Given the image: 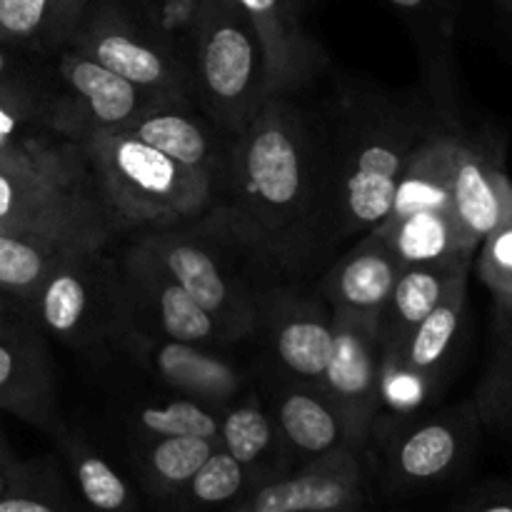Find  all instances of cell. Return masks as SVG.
<instances>
[{
	"label": "cell",
	"mask_w": 512,
	"mask_h": 512,
	"mask_svg": "<svg viewBox=\"0 0 512 512\" xmlns=\"http://www.w3.org/2000/svg\"><path fill=\"white\" fill-rule=\"evenodd\" d=\"M73 255L78 250L0 223V290L33 303L48 275Z\"/></svg>",
	"instance_id": "obj_27"
},
{
	"label": "cell",
	"mask_w": 512,
	"mask_h": 512,
	"mask_svg": "<svg viewBox=\"0 0 512 512\" xmlns=\"http://www.w3.org/2000/svg\"><path fill=\"white\" fill-rule=\"evenodd\" d=\"M5 488H8V475L0 473V495L5 493Z\"/></svg>",
	"instance_id": "obj_43"
},
{
	"label": "cell",
	"mask_w": 512,
	"mask_h": 512,
	"mask_svg": "<svg viewBox=\"0 0 512 512\" xmlns=\"http://www.w3.org/2000/svg\"><path fill=\"white\" fill-rule=\"evenodd\" d=\"M363 508V465L358 450L313 460L293 478L273 480L243 512H343Z\"/></svg>",
	"instance_id": "obj_17"
},
{
	"label": "cell",
	"mask_w": 512,
	"mask_h": 512,
	"mask_svg": "<svg viewBox=\"0 0 512 512\" xmlns=\"http://www.w3.org/2000/svg\"><path fill=\"white\" fill-rule=\"evenodd\" d=\"M468 270L470 263L408 265L400 270L393 293L375 325L383 358H390L403 345L410 330L443 300L450 283Z\"/></svg>",
	"instance_id": "obj_24"
},
{
	"label": "cell",
	"mask_w": 512,
	"mask_h": 512,
	"mask_svg": "<svg viewBox=\"0 0 512 512\" xmlns=\"http://www.w3.org/2000/svg\"><path fill=\"white\" fill-rule=\"evenodd\" d=\"M65 48L95 60L158 98H193L188 63L165 48L133 13L115 3L85 8Z\"/></svg>",
	"instance_id": "obj_9"
},
{
	"label": "cell",
	"mask_w": 512,
	"mask_h": 512,
	"mask_svg": "<svg viewBox=\"0 0 512 512\" xmlns=\"http://www.w3.org/2000/svg\"><path fill=\"white\" fill-rule=\"evenodd\" d=\"M258 33L270 93H295L325 65L320 45L305 33L300 10L290 0H233Z\"/></svg>",
	"instance_id": "obj_18"
},
{
	"label": "cell",
	"mask_w": 512,
	"mask_h": 512,
	"mask_svg": "<svg viewBox=\"0 0 512 512\" xmlns=\"http://www.w3.org/2000/svg\"><path fill=\"white\" fill-rule=\"evenodd\" d=\"M465 298H468V273H460L445 290L443 300L410 330L403 345L390 358H383V365L413 373L415 378L435 388V380L453 358L455 343L463 330Z\"/></svg>",
	"instance_id": "obj_23"
},
{
	"label": "cell",
	"mask_w": 512,
	"mask_h": 512,
	"mask_svg": "<svg viewBox=\"0 0 512 512\" xmlns=\"http://www.w3.org/2000/svg\"><path fill=\"white\" fill-rule=\"evenodd\" d=\"M120 345L130 350L153 378L175 390V395L198 400L218 413L235 403L245 385V375L238 365L208 345L180 343L145 333L135 325L120 338Z\"/></svg>",
	"instance_id": "obj_12"
},
{
	"label": "cell",
	"mask_w": 512,
	"mask_h": 512,
	"mask_svg": "<svg viewBox=\"0 0 512 512\" xmlns=\"http://www.w3.org/2000/svg\"><path fill=\"white\" fill-rule=\"evenodd\" d=\"M0 40L53 58L58 53L55 0H0Z\"/></svg>",
	"instance_id": "obj_33"
},
{
	"label": "cell",
	"mask_w": 512,
	"mask_h": 512,
	"mask_svg": "<svg viewBox=\"0 0 512 512\" xmlns=\"http://www.w3.org/2000/svg\"><path fill=\"white\" fill-rule=\"evenodd\" d=\"M135 233L140 243L183 285L185 293L220 325L228 343L255 333L263 320V308L250 293L248 283L230 270L223 250L208 243L200 220Z\"/></svg>",
	"instance_id": "obj_7"
},
{
	"label": "cell",
	"mask_w": 512,
	"mask_h": 512,
	"mask_svg": "<svg viewBox=\"0 0 512 512\" xmlns=\"http://www.w3.org/2000/svg\"><path fill=\"white\" fill-rule=\"evenodd\" d=\"M453 512H512V485H488L465 498Z\"/></svg>",
	"instance_id": "obj_38"
},
{
	"label": "cell",
	"mask_w": 512,
	"mask_h": 512,
	"mask_svg": "<svg viewBox=\"0 0 512 512\" xmlns=\"http://www.w3.org/2000/svg\"><path fill=\"white\" fill-rule=\"evenodd\" d=\"M370 233L388 245L403 268L473 263L475 253L465 248L450 210H420V213L388 218Z\"/></svg>",
	"instance_id": "obj_25"
},
{
	"label": "cell",
	"mask_w": 512,
	"mask_h": 512,
	"mask_svg": "<svg viewBox=\"0 0 512 512\" xmlns=\"http://www.w3.org/2000/svg\"><path fill=\"white\" fill-rule=\"evenodd\" d=\"M135 428L148 440L153 438H178V435H193V438L215 440L220 438V413L198 403L193 398H173L165 403H150L135 410Z\"/></svg>",
	"instance_id": "obj_32"
},
{
	"label": "cell",
	"mask_w": 512,
	"mask_h": 512,
	"mask_svg": "<svg viewBox=\"0 0 512 512\" xmlns=\"http://www.w3.org/2000/svg\"><path fill=\"white\" fill-rule=\"evenodd\" d=\"M330 135L328 245L385 223L410 153L433 128L418 113L375 95H348L325 115Z\"/></svg>",
	"instance_id": "obj_2"
},
{
	"label": "cell",
	"mask_w": 512,
	"mask_h": 512,
	"mask_svg": "<svg viewBox=\"0 0 512 512\" xmlns=\"http://www.w3.org/2000/svg\"><path fill=\"white\" fill-rule=\"evenodd\" d=\"M273 423L288 450L308 463L338 450H355L343 415L318 385L295 383L285 388L275 403Z\"/></svg>",
	"instance_id": "obj_22"
},
{
	"label": "cell",
	"mask_w": 512,
	"mask_h": 512,
	"mask_svg": "<svg viewBox=\"0 0 512 512\" xmlns=\"http://www.w3.org/2000/svg\"><path fill=\"white\" fill-rule=\"evenodd\" d=\"M478 250L480 280L495 295V303L512 305V223L488 235Z\"/></svg>",
	"instance_id": "obj_35"
},
{
	"label": "cell",
	"mask_w": 512,
	"mask_h": 512,
	"mask_svg": "<svg viewBox=\"0 0 512 512\" xmlns=\"http://www.w3.org/2000/svg\"><path fill=\"white\" fill-rule=\"evenodd\" d=\"M120 265L128 283L135 328L208 348L228 343L220 325L185 293L183 285L138 238L125 250Z\"/></svg>",
	"instance_id": "obj_10"
},
{
	"label": "cell",
	"mask_w": 512,
	"mask_h": 512,
	"mask_svg": "<svg viewBox=\"0 0 512 512\" xmlns=\"http://www.w3.org/2000/svg\"><path fill=\"white\" fill-rule=\"evenodd\" d=\"M0 410L55 438L65 428L55 403V375L40 330L0 338Z\"/></svg>",
	"instance_id": "obj_19"
},
{
	"label": "cell",
	"mask_w": 512,
	"mask_h": 512,
	"mask_svg": "<svg viewBox=\"0 0 512 512\" xmlns=\"http://www.w3.org/2000/svg\"><path fill=\"white\" fill-rule=\"evenodd\" d=\"M0 165L103 198L60 83L53 90L0 85Z\"/></svg>",
	"instance_id": "obj_6"
},
{
	"label": "cell",
	"mask_w": 512,
	"mask_h": 512,
	"mask_svg": "<svg viewBox=\"0 0 512 512\" xmlns=\"http://www.w3.org/2000/svg\"><path fill=\"white\" fill-rule=\"evenodd\" d=\"M278 438L275 423L253 395L228 405L220 413V448L248 470H255V465L273 453Z\"/></svg>",
	"instance_id": "obj_30"
},
{
	"label": "cell",
	"mask_w": 512,
	"mask_h": 512,
	"mask_svg": "<svg viewBox=\"0 0 512 512\" xmlns=\"http://www.w3.org/2000/svg\"><path fill=\"white\" fill-rule=\"evenodd\" d=\"M390 3L398 5V8H403V10H420L425 3H428V0H390Z\"/></svg>",
	"instance_id": "obj_42"
},
{
	"label": "cell",
	"mask_w": 512,
	"mask_h": 512,
	"mask_svg": "<svg viewBox=\"0 0 512 512\" xmlns=\"http://www.w3.org/2000/svg\"><path fill=\"white\" fill-rule=\"evenodd\" d=\"M60 443L68 468L73 473L75 485H78L80 495L85 503L95 512H133L135 498L133 490L123 480V475L108 463L100 453H95L90 445L83 440L75 438L68 430H60L55 435Z\"/></svg>",
	"instance_id": "obj_28"
},
{
	"label": "cell",
	"mask_w": 512,
	"mask_h": 512,
	"mask_svg": "<svg viewBox=\"0 0 512 512\" xmlns=\"http://www.w3.org/2000/svg\"><path fill=\"white\" fill-rule=\"evenodd\" d=\"M190 80L198 108L230 135H238L273 95L258 33L233 0L200 5Z\"/></svg>",
	"instance_id": "obj_4"
},
{
	"label": "cell",
	"mask_w": 512,
	"mask_h": 512,
	"mask_svg": "<svg viewBox=\"0 0 512 512\" xmlns=\"http://www.w3.org/2000/svg\"><path fill=\"white\" fill-rule=\"evenodd\" d=\"M0 223L78 253L108 250L125 228L100 195L0 165Z\"/></svg>",
	"instance_id": "obj_8"
},
{
	"label": "cell",
	"mask_w": 512,
	"mask_h": 512,
	"mask_svg": "<svg viewBox=\"0 0 512 512\" xmlns=\"http://www.w3.org/2000/svg\"><path fill=\"white\" fill-rule=\"evenodd\" d=\"M450 213L470 253L512 223V183L500 155L485 143L458 135L450 180Z\"/></svg>",
	"instance_id": "obj_15"
},
{
	"label": "cell",
	"mask_w": 512,
	"mask_h": 512,
	"mask_svg": "<svg viewBox=\"0 0 512 512\" xmlns=\"http://www.w3.org/2000/svg\"><path fill=\"white\" fill-rule=\"evenodd\" d=\"M218 448L220 443H215V440L193 438V435L153 438L145 445L140 468H143V475L153 493H178Z\"/></svg>",
	"instance_id": "obj_29"
},
{
	"label": "cell",
	"mask_w": 512,
	"mask_h": 512,
	"mask_svg": "<svg viewBox=\"0 0 512 512\" xmlns=\"http://www.w3.org/2000/svg\"><path fill=\"white\" fill-rule=\"evenodd\" d=\"M290 3H293V5H295V8H298V10H300V5H303V0H290Z\"/></svg>",
	"instance_id": "obj_44"
},
{
	"label": "cell",
	"mask_w": 512,
	"mask_h": 512,
	"mask_svg": "<svg viewBox=\"0 0 512 512\" xmlns=\"http://www.w3.org/2000/svg\"><path fill=\"white\" fill-rule=\"evenodd\" d=\"M455 140L458 135L448 130H430L420 140L400 173L388 218H400L420 210H450Z\"/></svg>",
	"instance_id": "obj_26"
},
{
	"label": "cell",
	"mask_w": 512,
	"mask_h": 512,
	"mask_svg": "<svg viewBox=\"0 0 512 512\" xmlns=\"http://www.w3.org/2000/svg\"><path fill=\"white\" fill-rule=\"evenodd\" d=\"M120 130H128L143 143L183 163L185 168L208 175L220 193L225 190L235 135L225 133L218 123H213L193 98L155 100Z\"/></svg>",
	"instance_id": "obj_13"
},
{
	"label": "cell",
	"mask_w": 512,
	"mask_h": 512,
	"mask_svg": "<svg viewBox=\"0 0 512 512\" xmlns=\"http://www.w3.org/2000/svg\"><path fill=\"white\" fill-rule=\"evenodd\" d=\"M40 330L33 303L0 290V338H13ZM43 333V330H40Z\"/></svg>",
	"instance_id": "obj_37"
},
{
	"label": "cell",
	"mask_w": 512,
	"mask_h": 512,
	"mask_svg": "<svg viewBox=\"0 0 512 512\" xmlns=\"http://www.w3.org/2000/svg\"><path fill=\"white\" fill-rule=\"evenodd\" d=\"M293 95H270L235 135L215 210L273 273H298L328 245V120Z\"/></svg>",
	"instance_id": "obj_1"
},
{
	"label": "cell",
	"mask_w": 512,
	"mask_h": 512,
	"mask_svg": "<svg viewBox=\"0 0 512 512\" xmlns=\"http://www.w3.org/2000/svg\"><path fill=\"white\" fill-rule=\"evenodd\" d=\"M18 468H20L18 460H15L13 450H10L8 440H5L3 428H0V473L10 475V473H15V470H18Z\"/></svg>",
	"instance_id": "obj_41"
},
{
	"label": "cell",
	"mask_w": 512,
	"mask_h": 512,
	"mask_svg": "<svg viewBox=\"0 0 512 512\" xmlns=\"http://www.w3.org/2000/svg\"><path fill=\"white\" fill-rule=\"evenodd\" d=\"M88 5L90 0H55V35H58V50L63 48L65 40L70 38L75 23H78L80 15L85 13Z\"/></svg>",
	"instance_id": "obj_39"
},
{
	"label": "cell",
	"mask_w": 512,
	"mask_h": 512,
	"mask_svg": "<svg viewBox=\"0 0 512 512\" xmlns=\"http://www.w3.org/2000/svg\"><path fill=\"white\" fill-rule=\"evenodd\" d=\"M400 270L403 265L390 253L388 245L375 233H368L328 270L320 290L333 305V313L378 325Z\"/></svg>",
	"instance_id": "obj_20"
},
{
	"label": "cell",
	"mask_w": 512,
	"mask_h": 512,
	"mask_svg": "<svg viewBox=\"0 0 512 512\" xmlns=\"http://www.w3.org/2000/svg\"><path fill=\"white\" fill-rule=\"evenodd\" d=\"M0 512H60V510L43 498H35V495H28V493H15L13 485H8L5 493L0 495Z\"/></svg>",
	"instance_id": "obj_40"
},
{
	"label": "cell",
	"mask_w": 512,
	"mask_h": 512,
	"mask_svg": "<svg viewBox=\"0 0 512 512\" xmlns=\"http://www.w3.org/2000/svg\"><path fill=\"white\" fill-rule=\"evenodd\" d=\"M45 60H48L45 55L28 53V50L13 48V45L0 40V85L23 90L58 88L55 65H48Z\"/></svg>",
	"instance_id": "obj_36"
},
{
	"label": "cell",
	"mask_w": 512,
	"mask_h": 512,
	"mask_svg": "<svg viewBox=\"0 0 512 512\" xmlns=\"http://www.w3.org/2000/svg\"><path fill=\"white\" fill-rule=\"evenodd\" d=\"M273 355L298 383L318 385L335 353L333 313L308 300H283L268 313Z\"/></svg>",
	"instance_id": "obj_21"
},
{
	"label": "cell",
	"mask_w": 512,
	"mask_h": 512,
	"mask_svg": "<svg viewBox=\"0 0 512 512\" xmlns=\"http://www.w3.org/2000/svg\"><path fill=\"white\" fill-rule=\"evenodd\" d=\"M333 333L335 353L318 388L343 415L355 450H363L380 413L383 353L378 333L370 320L340 313H333Z\"/></svg>",
	"instance_id": "obj_11"
},
{
	"label": "cell",
	"mask_w": 512,
	"mask_h": 512,
	"mask_svg": "<svg viewBox=\"0 0 512 512\" xmlns=\"http://www.w3.org/2000/svg\"><path fill=\"white\" fill-rule=\"evenodd\" d=\"M83 143L100 193L125 233L195 223L218 210L223 193L208 175L128 130H98Z\"/></svg>",
	"instance_id": "obj_3"
},
{
	"label": "cell",
	"mask_w": 512,
	"mask_h": 512,
	"mask_svg": "<svg viewBox=\"0 0 512 512\" xmlns=\"http://www.w3.org/2000/svg\"><path fill=\"white\" fill-rule=\"evenodd\" d=\"M475 405L410 423L385 448V473L398 488H425L450 478L468 458L478 425Z\"/></svg>",
	"instance_id": "obj_14"
},
{
	"label": "cell",
	"mask_w": 512,
	"mask_h": 512,
	"mask_svg": "<svg viewBox=\"0 0 512 512\" xmlns=\"http://www.w3.org/2000/svg\"><path fill=\"white\" fill-rule=\"evenodd\" d=\"M240 512H243V510H240ZM343 512H360V508H353V510H343Z\"/></svg>",
	"instance_id": "obj_45"
},
{
	"label": "cell",
	"mask_w": 512,
	"mask_h": 512,
	"mask_svg": "<svg viewBox=\"0 0 512 512\" xmlns=\"http://www.w3.org/2000/svg\"><path fill=\"white\" fill-rule=\"evenodd\" d=\"M248 473L250 470L245 465H240L233 455L218 448L183 490H188L190 498L200 505H223L240 495Z\"/></svg>",
	"instance_id": "obj_34"
},
{
	"label": "cell",
	"mask_w": 512,
	"mask_h": 512,
	"mask_svg": "<svg viewBox=\"0 0 512 512\" xmlns=\"http://www.w3.org/2000/svg\"><path fill=\"white\" fill-rule=\"evenodd\" d=\"M53 65L68 105L70 123L80 140L98 130L125 128L148 105L160 100L158 95L138 88L65 45L53 55Z\"/></svg>",
	"instance_id": "obj_16"
},
{
	"label": "cell",
	"mask_w": 512,
	"mask_h": 512,
	"mask_svg": "<svg viewBox=\"0 0 512 512\" xmlns=\"http://www.w3.org/2000/svg\"><path fill=\"white\" fill-rule=\"evenodd\" d=\"M478 418L490 425H512V305L495 308L493 363L475 395Z\"/></svg>",
	"instance_id": "obj_31"
},
{
	"label": "cell",
	"mask_w": 512,
	"mask_h": 512,
	"mask_svg": "<svg viewBox=\"0 0 512 512\" xmlns=\"http://www.w3.org/2000/svg\"><path fill=\"white\" fill-rule=\"evenodd\" d=\"M108 250L78 253L60 263L33 298L40 330L68 348L120 343L133 328L123 265Z\"/></svg>",
	"instance_id": "obj_5"
}]
</instances>
